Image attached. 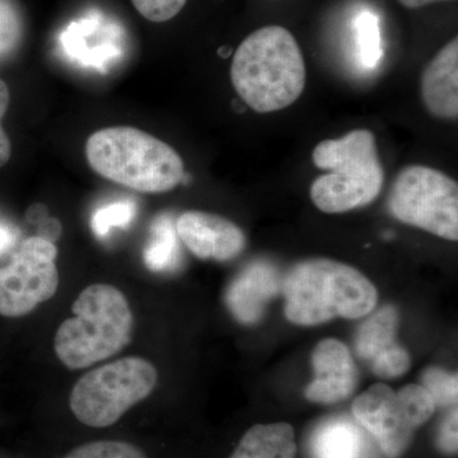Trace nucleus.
I'll return each mask as SVG.
<instances>
[{
    "label": "nucleus",
    "instance_id": "nucleus-1",
    "mask_svg": "<svg viewBox=\"0 0 458 458\" xmlns=\"http://www.w3.org/2000/svg\"><path fill=\"white\" fill-rule=\"evenodd\" d=\"M231 81L256 113L293 105L306 86V65L294 36L282 26H265L247 36L232 60Z\"/></svg>",
    "mask_w": 458,
    "mask_h": 458
},
{
    "label": "nucleus",
    "instance_id": "nucleus-2",
    "mask_svg": "<svg viewBox=\"0 0 458 458\" xmlns=\"http://www.w3.org/2000/svg\"><path fill=\"white\" fill-rule=\"evenodd\" d=\"M282 292L286 318L301 327L360 318L378 302L376 286L360 270L324 258L295 264L283 279Z\"/></svg>",
    "mask_w": 458,
    "mask_h": 458
},
{
    "label": "nucleus",
    "instance_id": "nucleus-3",
    "mask_svg": "<svg viewBox=\"0 0 458 458\" xmlns=\"http://www.w3.org/2000/svg\"><path fill=\"white\" fill-rule=\"evenodd\" d=\"M54 337L59 360L72 370L119 354L131 342L134 315L122 291L110 284L87 286Z\"/></svg>",
    "mask_w": 458,
    "mask_h": 458
},
{
    "label": "nucleus",
    "instance_id": "nucleus-4",
    "mask_svg": "<svg viewBox=\"0 0 458 458\" xmlns=\"http://www.w3.org/2000/svg\"><path fill=\"white\" fill-rule=\"evenodd\" d=\"M86 156L105 179L147 194L170 191L185 174L182 158L174 148L131 126L93 132Z\"/></svg>",
    "mask_w": 458,
    "mask_h": 458
},
{
    "label": "nucleus",
    "instance_id": "nucleus-5",
    "mask_svg": "<svg viewBox=\"0 0 458 458\" xmlns=\"http://www.w3.org/2000/svg\"><path fill=\"white\" fill-rule=\"evenodd\" d=\"M319 170L327 171L313 181V204L327 214L345 213L372 203L384 186L375 135L357 129L337 140L319 141L312 152Z\"/></svg>",
    "mask_w": 458,
    "mask_h": 458
},
{
    "label": "nucleus",
    "instance_id": "nucleus-6",
    "mask_svg": "<svg viewBox=\"0 0 458 458\" xmlns=\"http://www.w3.org/2000/svg\"><path fill=\"white\" fill-rule=\"evenodd\" d=\"M158 373L150 361L123 358L89 370L74 385L69 406L87 427L107 428L156 388Z\"/></svg>",
    "mask_w": 458,
    "mask_h": 458
},
{
    "label": "nucleus",
    "instance_id": "nucleus-7",
    "mask_svg": "<svg viewBox=\"0 0 458 458\" xmlns=\"http://www.w3.org/2000/svg\"><path fill=\"white\" fill-rule=\"evenodd\" d=\"M387 205L397 221L447 241L458 240V185L436 168L414 165L401 170Z\"/></svg>",
    "mask_w": 458,
    "mask_h": 458
},
{
    "label": "nucleus",
    "instance_id": "nucleus-8",
    "mask_svg": "<svg viewBox=\"0 0 458 458\" xmlns=\"http://www.w3.org/2000/svg\"><path fill=\"white\" fill-rule=\"evenodd\" d=\"M56 256L55 245L47 238L23 241L7 267H0V316L22 318L55 295Z\"/></svg>",
    "mask_w": 458,
    "mask_h": 458
},
{
    "label": "nucleus",
    "instance_id": "nucleus-9",
    "mask_svg": "<svg viewBox=\"0 0 458 458\" xmlns=\"http://www.w3.org/2000/svg\"><path fill=\"white\" fill-rule=\"evenodd\" d=\"M352 415L378 442L388 458H399L411 445L415 428L399 394L388 386H370L354 400Z\"/></svg>",
    "mask_w": 458,
    "mask_h": 458
},
{
    "label": "nucleus",
    "instance_id": "nucleus-10",
    "mask_svg": "<svg viewBox=\"0 0 458 458\" xmlns=\"http://www.w3.org/2000/svg\"><path fill=\"white\" fill-rule=\"evenodd\" d=\"M63 53L84 68L105 73L123 56V31L98 13L72 22L59 38Z\"/></svg>",
    "mask_w": 458,
    "mask_h": 458
},
{
    "label": "nucleus",
    "instance_id": "nucleus-11",
    "mask_svg": "<svg viewBox=\"0 0 458 458\" xmlns=\"http://www.w3.org/2000/svg\"><path fill=\"white\" fill-rule=\"evenodd\" d=\"M181 242L201 260L228 261L245 250L242 229L216 214L189 210L176 222Z\"/></svg>",
    "mask_w": 458,
    "mask_h": 458
},
{
    "label": "nucleus",
    "instance_id": "nucleus-12",
    "mask_svg": "<svg viewBox=\"0 0 458 458\" xmlns=\"http://www.w3.org/2000/svg\"><path fill=\"white\" fill-rule=\"evenodd\" d=\"M315 379L307 386V400L316 403H337L348 399L358 384L352 352L337 339H325L312 352Z\"/></svg>",
    "mask_w": 458,
    "mask_h": 458
},
{
    "label": "nucleus",
    "instance_id": "nucleus-13",
    "mask_svg": "<svg viewBox=\"0 0 458 458\" xmlns=\"http://www.w3.org/2000/svg\"><path fill=\"white\" fill-rule=\"evenodd\" d=\"M283 279L267 262L249 265L228 286L225 303L241 324L254 325L264 315L267 303L282 292Z\"/></svg>",
    "mask_w": 458,
    "mask_h": 458
},
{
    "label": "nucleus",
    "instance_id": "nucleus-14",
    "mask_svg": "<svg viewBox=\"0 0 458 458\" xmlns=\"http://www.w3.org/2000/svg\"><path fill=\"white\" fill-rule=\"evenodd\" d=\"M424 106L438 119L458 117V40L452 38L430 60L421 74Z\"/></svg>",
    "mask_w": 458,
    "mask_h": 458
},
{
    "label": "nucleus",
    "instance_id": "nucleus-15",
    "mask_svg": "<svg viewBox=\"0 0 458 458\" xmlns=\"http://www.w3.org/2000/svg\"><path fill=\"white\" fill-rule=\"evenodd\" d=\"M297 442L288 423L258 424L250 428L229 458H295Z\"/></svg>",
    "mask_w": 458,
    "mask_h": 458
},
{
    "label": "nucleus",
    "instance_id": "nucleus-16",
    "mask_svg": "<svg viewBox=\"0 0 458 458\" xmlns=\"http://www.w3.org/2000/svg\"><path fill=\"white\" fill-rule=\"evenodd\" d=\"M399 327V312L394 306H385L367 319L355 335V352L358 357L367 361L376 360L378 355L396 345Z\"/></svg>",
    "mask_w": 458,
    "mask_h": 458
},
{
    "label": "nucleus",
    "instance_id": "nucleus-17",
    "mask_svg": "<svg viewBox=\"0 0 458 458\" xmlns=\"http://www.w3.org/2000/svg\"><path fill=\"white\" fill-rule=\"evenodd\" d=\"M363 436L352 421L334 419L324 424L313 438L316 458H361Z\"/></svg>",
    "mask_w": 458,
    "mask_h": 458
},
{
    "label": "nucleus",
    "instance_id": "nucleus-18",
    "mask_svg": "<svg viewBox=\"0 0 458 458\" xmlns=\"http://www.w3.org/2000/svg\"><path fill=\"white\" fill-rule=\"evenodd\" d=\"M143 260L148 269L157 273L174 270L179 264L180 238L177 236L176 225L167 214L159 216L153 222Z\"/></svg>",
    "mask_w": 458,
    "mask_h": 458
},
{
    "label": "nucleus",
    "instance_id": "nucleus-19",
    "mask_svg": "<svg viewBox=\"0 0 458 458\" xmlns=\"http://www.w3.org/2000/svg\"><path fill=\"white\" fill-rule=\"evenodd\" d=\"M355 54L364 69H375L384 57L381 18L370 9H363L354 18Z\"/></svg>",
    "mask_w": 458,
    "mask_h": 458
},
{
    "label": "nucleus",
    "instance_id": "nucleus-20",
    "mask_svg": "<svg viewBox=\"0 0 458 458\" xmlns=\"http://www.w3.org/2000/svg\"><path fill=\"white\" fill-rule=\"evenodd\" d=\"M135 216H137V203L131 199L104 205L93 214V233L98 238H105L113 228L129 227Z\"/></svg>",
    "mask_w": 458,
    "mask_h": 458
},
{
    "label": "nucleus",
    "instance_id": "nucleus-21",
    "mask_svg": "<svg viewBox=\"0 0 458 458\" xmlns=\"http://www.w3.org/2000/svg\"><path fill=\"white\" fill-rule=\"evenodd\" d=\"M421 386L432 394L436 405L454 406L457 403V373H448L439 367H429L421 376Z\"/></svg>",
    "mask_w": 458,
    "mask_h": 458
},
{
    "label": "nucleus",
    "instance_id": "nucleus-22",
    "mask_svg": "<svg viewBox=\"0 0 458 458\" xmlns=\"http://www.w3.org/2000/svg\"><path fill=\"white\" fill-rule=\"evenodd\" d=\"M397 394H399L403 409L415 429L426 424L433 417L437 405L432 394L428 393L427 388H424L423 386H405Z\"/></svg>",
    "mask_w": 458,
    "mask_h": 458
},
{
    "label": "nucleus",
    "instance_id": "nucleus-23",
    "mask_svg": "<svg viewBox=\"0 0 458 458\" xmlns=\"http://www.w3.org/2000/svg\"><path fill=\"white\" fill-rule=\"evenodd\" d=\"M64 458H148L131 443L98 441L86 443L69 452Z\"/></svg>",
    "mask_w": 458,
    "mask_h": 458
},
{
    "label": "nucleus",
    "instance_id": "nucleus-24",
    "mask_svg": "<svg viewBox=\"0 0 458 458\" xmlns=\"http://www.w3.org/2000/svg\"><path fill=\"white\" fill-rule=\"evenodd\" d=\"M22 38V21L11 0H0V57L9 55Z\"/></svg>",
    "mask_w": 458,
    "mask_h": 458
},
{
    "label": "nucleus",
    "instance_id": "nucleus-25",
    "mask_svg": "<svg viewBox=\"0 0 458 458\" xmlns=\"http://www.w3.org/2000/svg\"><path fill=\"white\" fill-rule=\"evenodd\" d=\"M370 366L373 373L381 378H397L408 372L411 366V360L408 351L396 344L370 361Z\"/></svg>",
    "mask_w": 458,
    "mask_h": 458
},
{
    "label": "nucleus",
    "instance_id": "nucleus-26",
    "mask_svg": "<svg viewBox=\"0 0 458 458\" xmlns=\"http://www.w3.org/2000/svg\"><path fill=\"white\" fill-rule=\"evenodd\" d=\"M132 5L150 22H167L185 7L188 0H131Z\"/></svg>",
    "mask_w": 458,
    "mask_h": 458
},
{
    "label": "nucleus",
    "instance_id": "nucleus-27",
    "mask_svg": "<svg viewBox=\"0 0 458 458\" xmlns=\"http://www.w3.org/2000/svg\"><path fill=\"white\" fill-rule=\"evenodd\" d=\"M9 101H11V93L8 86L0 80V167L8 164L12 155L11 140L2 126V119L7 113Z\"/></svg>",
    "mask_w": 458,
    "mask_h": 458
},
{
    "label": "nucleus",
    "instance_id": "nucleus-28",
    "mask_svg": "<svg viewBox=\"0 0 458 458\" xmlns=\"http://www.w3.org/2000/svg\"><path fill=\"white\" fill-rule=\"evenodd\" d=\"M457 408L452 410L439 433V447L448 454H457Z\"/></svg>",
    "mask_w": 458,
    "mask_h": 458
},
{
    "label": "nucleus",
    "instance_id": "nucleus-29",
    "mask_svg": "<svg viewBox=\"0 0 458 458\" xmlns=\"http://www.w3.org/2000/svg\"><path fill=\"white\" fill-rule=\"evenodd\" d=\"M397 2L405 8L418 9L426 7L428 4H432V3L450 2V0H397Z\"/></svg>",
    "mask_w": 458,
    "mask_h": 458
},
{
    "label": "nucleus",
    "instance_id": "nucleus-30",
    "mask_svg": "<svg viewBox=\"0 0 458 458\" xmlns=\"http://www.w3.org/2000/svg\"><path fill=\"white\" fill-rule=\"evenodd\" d=\"M13 234L8 229L0 227V252L7 250L13 242Z\"/></svg>",
    "mask_w": 458,
    "mask_h": 458
}]
</instances>
